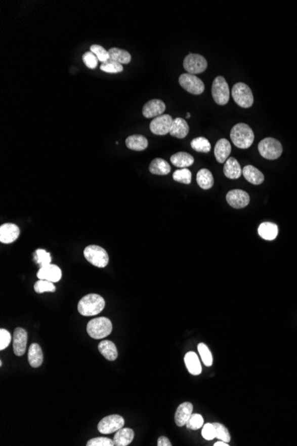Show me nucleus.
<instances>
[{
    "mask_svg": "<svg viewBox=\"0 0 297 446\" xmlns=\"http://www.w3.org/2000/svg\"><path fill=\"white\" fill-rule=\"evenodd\" d=\"M105 307V300L98 294H88L80 299L77 310L81 315L94 316L101 313Z\"/></svg>",
    "mask_w": 297,
    "mask_h": 446,
    "instance_id": "obj_1",
    "label": "nucleus"
},
{
    "mask_svg": "<svg viewBox=\"0 0 297 446\" xmlns=\"http://www.w3.org/2000/svg\"><path fill=\"white\" fill-rule=\"evenodd\" d=\"M231 139L237 147L247 149L253 144L254 135L252 129L247 124L239 123L231 129Z\"/></svg>",
    "mask_w": 297,
    "mask_h": 446,
    "instance_id": "obj_2",
    "label": "nucleus"
},
{
    "mask_svg": "<svg viewBox=\"0 0 297 446\" xmlns=\"http://www.w3.org/2000/svg\"><path fill=\"white\" fill-rule=\"evenodd\" d=\"M112 322L106 317H98L89 321L87 326L88 335L95 339L106 338L112 332Z\"/></svg>",
    "mask_w": 297,
    "mask_h": 446,
    "instance_id": "obj_3",
    "label": "nucleus"
},
{
    "mask_svg": "<svg viewBox=\"0 0 297 446\" xmlns=\"http://www.w3.org/2000/svg\"><path fill=\"white\" fill-rule=\"evenodd\" d=\"M231 96L233 97L235 103L241 108L247 109L253 105V93L249 87L245 83H236L231 89Z\"/></svg>",
    "mask_w": 297,
    "mask_h": 446,
    "instance_id": "obj_4",
    "label": "nucleus"
},
{
    "mask_svg": "<svg viewBox=\"0 0 297 446\" xmlns=\"http://www.w3.org/2000/svg\"><path fill=\"white\" fill-rule=\"evenodd\" d=\"M258 151L264 159L273 160L281 156L283 148L279 140L272 137H266L258 144Z\"/></svg>",
    "mask_w": 297,
    "mask_h": 446,
    "instance_id": "obj_5",
    "label": "nucleus"
},
{
    "mask_svg": "<svg viewBox=\"0 0 297 446\" xmlns=\"http://www.w3.org/2000/svg\"><path fill=\"white\" fill-rule=\"evenodd\" d=\"M84 256L93 266L103 268L109 264V255L103 248L97 245H89L84 250Z\"/></svg>",
    "mask_w": 297,
    "mask_h": 446,
    "instance_id": "obj_6",
    "label": "nucleus"
},
{
    "mask_svg": "<svg viewBox=\"0 0 297 446\" xmlns=\"http://www.w3.org/2000/svg\"><path fill=\"white\" fill-rule=\"evenodd\" d=\"M212 96L215 102L219 105L227 104L230 100V89L226 79L223 76L215 78L212 85Z\"/></svg>",
    "mask_w": 297,
    "mask_h": 446,
    "instance_id": "obj_7",
    "label": "nucleus"
},
{
    "mask_svg": "<svg viewBox=\"0 0 297 446\" xmlns=\"http://www.w3.org/2000/svg\"><path fill=\"white\" fill-rule=\"evenodd\" d=\"M179 83L184 90L196 96L201 95L205 90V85L203 82L193 74H182L179 77Z\"/></svg>",
    "mask_w": 297,
    "mask_h": 446,
    "instance_id": "obj_8",
    "label": "nucleus"
},
{
    "mask_svg": "<svg viewBox=\"0 0 297 446\" xmlns=\"http://www.w3.org/2000/svg\"><path fill=\"white\" fill-rule=\"evenodd\" d=\"M124 425H125V420L123 417L117 414H112L103 418V420L98 423L97 428L100 433L108 435L119 430L124 427Z\"/></svg>",
    "mask_w": 297,
    "mask_h": 446,
    "instance_id": "obj_9",
    "label": "nucleus"
},
{
    "mask_svg": "<svg viewBox=\"0 0 297 446\" xmlns=\"http://www.w3.org/2000/svg\"><path fill=\"white\" fill-rule=\"evenodd\" d=\"M184 67L188 73L193 75L202 73L207 68V62L204 56L198 54H189L184 58Z\"/></svg>",
    "mask_w": 297,
    "mask_h": 446,
    "instance_id": "obj_10",
    "label": "nucleus"
},
{
    "mask_svg": "<svg viewBox=\"0 0 297 446\" xmlns=\"http://www.w3.org/2000/svg\"><path fill=\"white\" fill-rule=\"evenodd\" d=\"M173 121L174 119L170 115H160L152 119L150 124V129L152 133L157 136H165L170 132Z\"/></svg>",
    "mask_w": 297,
    "mask_h": 446,
    "instance_id": "obj_11",
    "label": "nucleus"
},
{
    "mask_svg": "<svg viewBox=\"0 0 297 446\" xmlns=\"http://www.w3.org/2000/svg\"><path fill=\"white\" fill-rule=\"evenodd\" d=\"M226 199L229 205L232 208L243 209L249 204L250 197L248 193L245 191L235 189L228 192Z\"/></svg>",
    "mask_w": 297,
    "mask_h": 446,
    "instance_id": "obj_12",
    "label": "nucleus"
},
{
    "mask_svg": "<svg viewBox=\"0 0 297 446\" xmlns=\"http://www.w3.org/2000/svg\"><path fill=\"white\" fill-rule=\"evenodd\" d=\"M62 270L59 266L53 264L42 266L37 272V276L39 280H49L52 282H58L62 278Z\"/></svg>",
    "mask_w": 297,
    "mask_h": 446,
    "instance_id": "obj_13",
    "label": "nucleus"
},
{
    "mask_svg": "<svg viewBox=\"0 0 297 446\" xmlns=\"http://www.w3.org/2000/svg\"><path fill=\"white\" fill-rule=\"evenodd\" d=\"M165 111V104L159 99H153L147 102L143 107V115L147 118H157L163 115Z\"/></svg>",
    "mask_w": 297,
    "mask_h": 446,
    "instance_id": "obj_14",
    "label": "nucleus"
},
{
    "mask_svg": "<svg viewBox=\"0 0 297 446\" xmlns=\"http://www.w3.org/2000/svg\"><path fill=\"white\" fill-rule=\"evenodd\" d=\"M21 233L17 225L12 223H7L0 226V241L2 244H9L18 239Z\"/></svg>",
    "mask_w": 297,
    "mask_h": 446,
    "instance_id": "obj_15",
    "label": "nucleus"
},
{
    "mask_svg": "<svg viewBox=\"0 0 297 446\" xmlns=\"http://www.w3.org/2000/svg\"><path fill=\"white\" fill-rule=\"evenodd\" d=\"M14 352L17 356H22L25 354L27 342H28V333L24 329L16 328L14 332Z\"/></svg>",
    "mask_w": 297,
    "mask_h": 446,
    "instance_id": "obj_16",
    "label": "nucleus"
},
{
    "mask_svg": "<svg viewBox=\"0 0 297 446\" xmlns=\"http://www.w3.org/2000/svg\"><path fill=\"white\" fill-rule=\"evenodd\" d=\"M193 406L191 402H184L179 406L175 414V421L178 427H184L192 414Z\"/></svg>",
    "mask_w": 297,
    "mask_h": 446,
    "instance_id": "obj_17",
    "label": "nucleus"
},
{
    "mask_svg": "<svg viewBox=\"0 0 297 446\" xmlns=\"http://www.w3.org/2000/svg\"><path fill=\"white\" fill-rule=\"evenodd\" d=\"M231 151V145L227 139L222 138L220 140L217 141V144L215 146V156L218 163H225V161L229 159Z\"/></svg>",
    "mask_w": 297,
    "mask_h": 446,
    "instance_id": "obj_18",
    "label": "nucleus"
},
{
    "mask_svg": "<svg viewBox=\"0 0 297 446\" xmlns=\"http://www.w3.org/2000/svg\"><path fill=\"white\" fill-rule=\"evenodd\" d=\"M189 131H190V128H189L187 121L184 118H176L173 121L172 127H171L169 134L172 137L183 139L184 137H187Z\"/></svg>",
    "mask_w": 297,
    "mask_h": 446,
    "instance_id": "obj_19",
    "label": "nucleus"
},
{
    "mask_svg": "<svg viewBox=\"0 0 297 446\" xmlns=\"http://www.w3.org/2000/svg\"><path fill=\"white\" fill-rule=\"evenodd\" d=\"M135 437V432L131 428H122L114 435V445L128 446L132 442Z\"/></svg>",
    "mask_w": 297,
    "mask_h": 446,
    "instance_id": "obj_20",
    "label": "nucleus"
},
{
    "mask_svg": "<svg viewBox=\"0 0 297 446\" xmlns=\"http://www.w3.org/2000/svg\"><path fill=\"white\" fill-rule=\"evenodd\" d=\"M224 173L225 177L230 179H238L242 175V170L238 160L231 157L225 161L224 167Z\"/></svg>",
    "mask_w": 297,
    "mask_h": 446,
    "instance_id": "obj_21",
    "label": "nucleus"
},
{
    "mask_svg": "<svg viewBox=\"0 0 297 446\" xmlns=\"http://www.w3.org/2000/svg\"><path fill=\"white\" fill-rule=\"evenodd\" d=\"M242 175L251 184L254 185H259L263 184L264 181V174L256 167L252 165H247L244 167L242 170Z\"/></svg>",
    "mask_w": 297,
    "mask_h": 446,
    "instance_id": "obj_22",
    "label": "nucleus"
},
{
    "mask_svg": "<svg viewBox=\"0 0 297 446\" xmlns=\"http://www.w3.org/2000/svg\"><path fill=\"white\" fill-rule=\"evenodd\" d=\"M258 233L264 240H273L278 236L279 228L276 224L271 222H264L259 225Z\"/></svg>",
    "mask_w": 297,
    "mask_h": 446,
    "instance_id": "obj_23",
    "label": "nucleus"
},
{
    "mask_svg": "<svg viewBox=\"0 0 297 446\" xmlns=\"http://www.w3.org/2000/svg\"><path fill=\"white\" fill-rule=\"evenodd\" d=\"M170 160L174 166L180 169H187L188 167H191L194 163L193 156L185 151H180L172 155Z\"/></svg>",
    "mask_w": 297,
    "mask_h": 446,
    "instance_id": "obj_24",
    "label": "nucleus"
},
{
    "mask_svg": "<svg viewBox=\"0 0 297 446\" xmlns=\"http://www.w3.org/2000/svg\"><path fill=\"white\" fill-rule=\"evenodd\" d=\"M28 360L30 366L33 368H37L43 363V352L38 344L33 343L30 345L28 352Z\"/></svg>",
    "mask_w": 297,
    "mask_h": 446,
    "instance_id": "obj_25",
    "label": "nucleus"
},
{
    "mask_svg": "<svg viewBox=\"0 0 297 446\" xmlns=\"http://www.w3.org/2000/svg\"><path fill=\"white\" fill-rule=\"evenodd\" d=\"M184 362L187 367L189 373L192 375H199L202 372L201 364L198 355L194 352H188L184 356Z\"/></svg>",
    "mask_w": 297,
    "mask_h": 446,
    "instance_id": "obj_26",
    "label": "nucleus"
},
{
    "mask_svg": "<svg viewBox=\"0 0 297 446\" xmlns=\"http://www.w3.org/2000/svg\"><path fill=\"white\" fill-rule=\"evenodd\" d=\"M125 145L130 150L141 151L148 147L149 143L146 137L141 135H133L125 139Z\"/></svg>",
    "mask_w": 297,
    "mask_h": 446,
    "instance_id": "obj_27",
    "label": "nucleus"
},
{
    "mask_svg": "<svg viewBox=\"0 0 297 446\" xmlns=\"http://www.w3.org/2000/svg\"><path fill=\"white\" fill-rule=\"evenodd\" d=\"M100 353L109 361H115L117 357V347L110 340H103L98 345Z\"/></svg>",
    "mask_w": 297,
    "mask_h": 446,
    "instance_id": "obj_28",
    "label": "nucleus"
},
{
    "mask_svg": "<svg viewBox=\"0 0 297 446\" xmlns=\"http://www.w3.org/2000/svg\"><path fill=\"white\" fill-rule=\"evenodd\" d=\"M149 170L153 175L158 176H165L170 173L171 168L169 166V163L165 159L157 158L151 161L149 167Z\"/></svg>",
    "mask_w": 297,
    "mask_h": 446,
    "instance_id": "obj_29",
    "label": "nucleus"
},
{
    "mask_svg": "<svg viewBox=\"0 0 297 446\" xmlns=\"http://www.w3.org/2000/svg\"><path fill=\"white\" fill-rule=\"evenodd\" d=\"M197 183L200 188L208 190L214 185V177L209 170L202 169L197 174Z\"/></svg>",
    "mask_w": 297,
    "mask_h": 446,
    "instance_id": "obj_30",
    "label": "nucleus"
},
{
    "mask_svg": "<svg viewBox=\"0 0 297 446\" xmlns=\"http://www.w3.org/2000/svg\"><path fill=\"white\" fill-rule=\"evenodd\" d=\"M110 59L113 60L115 62L121 63V64H128L131 62V55L129 52L120 48H112L109 50Z\"/></svg>",
    "mask_w": 297,
    "mask_h": 446,
    "instance_id": "obj_31",
    "label": "nucleus"
},
{
    "mask_svg": "<svg viewBox=\"0 0 297 446\" xmlns=\"http://www.w3.org/2000/svg\"><path fill=\"white\" fill-rule=\"evenodd\" d=\"M191 146L195 151L207 153L211 150V144L209 141L205 137H197L191 141Z\"/></svg>",
    "mask_w": 297,
    "mask_h": 446,
    "instance_id": "obj_32",
    "label": "nucleus"
},
{
    "mask_svg": "<svg viewBox=\"0 0 297 446\" xmlns=\"http://www.w3.org/2000/svg\"><path fill=\"white\" fill-rule=\"evenodd\" d=\"M173 178L178 183L189 185L191 183V172L188 169H180L174 172Z\"/></svg>",
    "mask_w": 297,
    "mask_h": 446,
    "instance_id": "obj_33",
    "label": "nucleus"
},
{
    "mask_svg": "<svg viewBox=\"0 0 297 446\" xmlns=\"http://www.w3.org/2000/svg\"><path fill=\"white\" fill-rule=\"evenodd\" d=\"M34 260L38 266L42 267V266L51 264V255L48 251L39 249V250L35 251V253H34Z\"/></svg>",
    "mask_w": 297,
    "mask_h": 446,
    "instance_id": "obj_34",
    "label": "nucleus"
},
{
    "mask_svg": "<svg viewBox=\"0 0 297 446\" xmlns=\"http://www.w3.org/2000/svg\"><path fill=\"white\" fill-rule=\"evenodd\" d=\"M100 69L107 73H119L123 70L121 63L109 59L105 63H102Z\"/></svg>",
    "mask_w": 297,
    "mask_h": 446,
    "instance_id": "obj_35",
    "label": "nucleus"
},
{
    "mask_svg": "<svg viewBox=\"0 0 297 446\" xmlns=\"http://www.w3.org/2000/svg\"><path fill=\"white\" fill-rule=\"evenodd\" d=\"M198 351L202 361L205 363V366H212L213 364V356L210 352L209 348L204 343H199L198 346Z\"/></svg>",
    "mask_w": 297,
    "mask_h": 446,
    "instance_id": "obj_36",
    "label": "nucleus"
},
{
    "mask_svg": "<svg viewBox=\"0 0 297 446\" xmlns=\"http://www.w3.org/2000/svg\"><path fill=\"white\" fill-rule=\"evenodd\" d=\"M34 291L37 293H44V292H55L56 288L54 285V282L49 280H39L34 285Z\"/></svg>",
    "mask_w": 297,
    "mask_h": 446,
    "instance_id": "obj_37",
    "label": "nucleus"
},
{
    "mask_svg": "<svg viewBox=\"0 0 297 446\" xmlns=\"http://www.w3.org/2000/svg\"><path fill=\"white\" fill-rule=\"evenodd\" d=\"M185 426L187 427L188 429H191V430L199 429V428H202L204 426L203 417L200 414H198V413H195V414L192 413L190 420L188 421Z\"/></svg>",
    "mask_w": 297,
    "mask_h": 446,
    "instance_id": "obj_38",
    "label": "nucleus"
},
{
    "mask_svg": "<svg viewBox=\"0 0 297 446\" xmlns=\"http://www.w3.org/2000/svg\"><path fill=\"white\" fill-rule=\"evenodd\" d=\"M90 51L94 53L100 62H102L103 63L110 59L109 52L105 50V48H103L100 45H92L90 48Z\"/></svg>",
    "mask_w": 297,
    "mask_h": 446,
    "instance_id": "obj_39",
    "label": "nucleus"
},
{
    "mask_svg": "<svg viewBox=\"0 0 297 446\" xmlns=\"http://www.w3.org/2000/svg\"><path fill=\"white\" fill-rule=\"evenodd\" d=\"M214 427L216 428L217 432V438L219 439L220 441L229 442L231 441V435L228 431L227 428L224 427V425L216 422L213 423Z\"/></svg>",
    "mask_w": 297,
    "mask_h": 446,
    "instance_id": "obj_40",
    "label": "nucleus"
},
{
    "mask_svg": "<svg viewBox=\"0 0 297 446\" xmlns=\"http://www.w3.org/2000/svg\"><path fill=\"white\" fill-rule=\"evenodd\" d=\"M82 59H83V62H84L86 66L88 67V69L94 70L98 65V61L99 60L96 57V55L91 51L86 52L83 56H82Z\"/></svg>",
    "mask_w": 297,
    "mask_h": 446,
    "instance_id": "obj_41",
    "label": "nucleus"
},
{
    "mask_svg": "<svg viewBox=\"0 0 297 446\" xmlns=\"http://www.w3.org/2000/svg\"><path fill=\"white\" fill-rule=\"evenodd\" d=\"M202 435L205 440H213L214 438H217V432L216 428L214 427L213 424L211 423H206L203 426L202 429Z\"/></svg>",
    "mask_w": 297,
    "mask_h": 446,
    "instance_id": "obj_42",
    "label": "nucleus"
},
{
    "mask_svg": "<svg viewBox=\"0 0 297 446\" xmlns=\"http://www.w3.org/2000/svg\"><path fill=\"white\" fill-rule=\"evenodd\" d=\"M88 446H113V440L107 437H96L88 441Z\"/></svg>",
    "mask_w": 297,
    "mask_h": 446,
    "instance_id": "obj_43",
    "label": "nucleus"
},
{
    "mask_svg": "<svg viewBox=\"0 0 297 446\" xmlns=\"http://www.w3.org/2000/svg\"><path fill=\"white\" fill-rule=\"evenodd\" d=\"M12 336L10 332L1 329L0 330V350H4L11 342Z\"/></svg>",
    "mask_w": 297,
    "mask_h": 446,
    "instance_id": "obj_44",
    "label": "nucleus"
},
{
    "mask_svg": "<svg viewBox=\"0 0 297 446\" xmlns=\"http://www.w3.org/2000/svg\"><path fill=\"white\" fill-rule=\"evenodd\" d=\"M158 446H171V442L165 436H160L158 440Z\"/></svg>",
    "mask_w": 297,
    "mask_h": 446,
    "instance_id": "obj_45",
    "label": "nucleus"
},
{
    "mask_svg": "<svg viewBox=\"0 0 297 446\" xmlns=\"http://www.w3.org/2000/svg\"><path fill=\"white\" fill-rule=\"evenodd\" d=\"M215 446H229L230 444H228V442H224V441H219V442H216Z\"/></svg>",
    "mask_w": 297,
    "mask_h": 446,
    "instance_id": "obj_46",
    "label": "nucleus"
},
{
    "mask_svg": "<svg viewBox=\"0 0 297 446\" xmlns=\"http://www.w3.org/2000/svg\"><path fill=\"white\" fill-rule=\"evenodd\" d=\"M187 118H191V114L189 112L187 113Z\"/></svg>",
    "mask_w": 297,
    "mask_h": 446,
    "instance_id": "obj_47",
    "label": "nucleus"
}]
</instances>
